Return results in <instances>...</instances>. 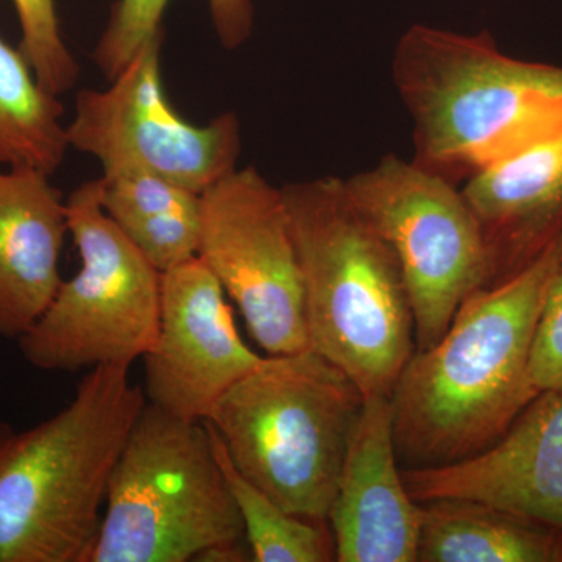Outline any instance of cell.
I'll list each match as a JSON object with an SVG mask.
<instances>
[{"mask_svg":"<svg viewBox=\"0 0 562 562\" xmlns=\"http://www.w3.org/2000/svg\"><path fill=\"white\" fill-rule=\"evenodd\" d=\"M528 375L538 394L562 391V268L550 283L536 321Z\"/></svg>","mask_w":562,"mask_h":562,"instance_id":"7402d4cb","label":"cell"},{"mask_svg":"<svg viewBox=\"0 0 562 562\" xmlns=\"http://www.w3.org/2000/svg\"><path fill=\"white\" fill-rule=\"evenodd\" d=\"M198 257L241 312L268 355L310 347L301 266L281 188L254 166L201 194Z\"/></svg>","mask_w":562,"mask_h":562,"instance_id":"30bf717a","label":"cell"},{"mask_svg":"<svg viewBox=\"0 0 562 562\" xmlns=\"http://www.w3.org/2000/svg\"><path fill=\"white\" fill-rule=\"evenodd\" d=\"M262 357L243 341L220 280L199 257L161 272L160 327L144 355V397L183 420L209 419Z\"/></svg>","mask_w":562,"mask_h":562,"instance_id":"8fae6325","label":"cell"},{"mask_svg":"<svg viewBox=\"0 0 562 562\" xmlns=\"http://www.w3.org/2000/svg\"><path fill=\"white\" fill-rule=\"evenodd\" d=\"M165 33L146 41L106 90H83L66 125L69 147L103 173L146 172L202 194L238 168L241 125L224 113L206 125L184 121L166 98Z\"/></svg>","mask_w":562,"mask_h":562,"instance_id":"9c48e42d","label":"cell"},{"mask_svg":"<svg viewBox=\"0 0 562 562\" xmlns=\"http://www.w3.org/2000/svg\"><path fill=\"white\" fill-rule=\"evenodd\" d=\"M392 80L413 122V161L458 184L562 127V66L506 55L490 32L414 24Z\"/></svg>","mask_w":562,"mask_h":562,"instance_id":"7a4b0ae2","label":"cell"},{"mask_svg":"<svg viewBox=\"0 0 562 562\" xmlns=\"http://www.w3.org/2000/svg\"><path fill=\"white\" fill-rule=\"evenodd\" d=\"M417 562H562V527L468 498L424 502Z\"/></svg>","mask_w":562,"mask_h":562,"instance_id":"2e32d148","label":"cell"},{"mask_svg":"<svg viewBox=\"0 0 562 562\" xmlns=\"http://www.w3.org/2000/svg\"><path fill=\"white\" fill-rule=\"evenodd\" d=\"M561 268L562 238L513 279L472 292L442 338L414 351L391 395L402 469L476 457L538 397L528 375L532 333Z\"/></svg>","mask_w":562,"mask_h":562,"instance_id":"6da1fadb","label":"cell"},{"mask_svg":"<svg viewBox=\"0 0 562 562\" xmlns=\"http://www.w3.org/2000/svg\"><path fill=\"white\" fill-rule=\"evenodd\" d=\"M63 114L22 50L0 38V168L57 171L69 149Z\"/></svg>","mask_w":562,"mask_h":562,"instance_id":"ac0fdd59","label":"cell"},{"mask_svg":"<svg viewBox=\"0 0 562 562\" xmlns=\"http://www.w3.org/2000/svg\"><path fill=\"white\" fill-rule=\"evenodd\" d=\"M487 254V288L562 238V127L471 177L462 188Z\"/></svg>","mask_w":562,"mask_h":562,"instance_id":"5bb4252c","label":"cell"},{"mask_svg":"<svg viewBox=\"0 0 562 562\" xmlns=\"http://www.w3.org/2000/svg\"><path fill=\"white\" fill-rule=\"evenodd\" d=\"M344 183L394 251L412 302L416 350L428 349L461 303L487 288V254L475 214L458 184L394 154Z\"/></svg>","mask_w":562,"mask_h":562,"instance_id":"ba28073f","label":"cell"},{"mask_svg":"<svg viewBox=\"0 0 562 562\" xmlns=\"http://www.w3.org/2000/svg\"><path fill=\"white\" fill-rule=\"evenodd\" d=\"M169 0H116L92 52V60L110 81L127 66L146 41L165 33ZM211 21L222 46L233 50L249 41L255 24L251 0H209Z\"/></svg>","mask_w":562,"mask_h":562,"instance_id":"ffe728a7","label":"cell"},{"mask_svg":"<svg viewBox=\"0 0 562 562\" xmlns=\"http://www.w3.org/2000/svg\"><path fill=\"white\" fill-rule=\"evenodd\" d=\"M339 562H417L424 505L403 482L391 397H364L328 514Z\"/></svg>","mask_w":562,"mask_h":562,"instance_id":"7c38bea8","label":"cell"},{"mask_svg":"<svg viewBox=\"0 0 562 562\" xmlns=\"http://www.w3.org/2000/svg\"><path fill=\"white\" fill-rule=\"evenodd\" d=\"M66 205L81 266L18 338L22 357L47 372L132 366L157 342L161 272L110 220L99 179L76 188Z\"/></svg>","mask_w":562,"mask_h":562,"instance_id":"52a82bcc","label":"cell"},{"mask_svg":"<svg viewBox=\"0 0 562 562\" xmlns=\"http://www.w3.org/2000/svg\"><path fill=\"white\" fill-rule=\"evenodd\" d=\"M21 27L20 49L36 79L50 94H66L76 87L80 68L63 40L55 0H11Z\"/></svg>","mask_w":562,"mask_h":562,"instance_id":"44dd1931","label":"cell"},{"mask_svg":"<svg viewBox=\"0 0 562 562\" xmlns=\"http://www.w3.org/2000/svg\"><path fill=\"white\" fill-rule=\"evenodd\" d=\"M251 561L205 422L146 402L114 471L88 562Z\"/></svg>","mask_w":562,"mask_h":562,"instance_id":"8992f818","label":"cell"},{"mask_svg":"<svg viewBox=\"0 0 562 562\" xmlns=\"http://www.w3.org/2000/svg\"><path fill=\"white\" fill-rule=\"evenodd\" d=\"M131 366L90 369L60 413L0 422V562H88L114 471L146 397Z\"/></svg>","mask_w":562,"mask_h":562,"instance_id":"3957f363","label":"cell"},{"mask_svg":"<svg viewBox=\"0 0 562 562\" xmlns=\"http://www.w3.org/2000/svg\"><path fill=\"white\" fill-rule=\"evenodd\" d=\"M111 221L160 272L198 257L201 194L146 172L103 173Z\"/></svg>","mask_w":562,"mask_h":562,"instance_id":"e0dca14e","label":"cell"},{"mask_svg":"<svg viewBox=\"0 0 562 562\" xmlns=\"http://www.w3.org/2000/svg\"><path fill=\"white\" fill-rule=\"evenodd\" d=\"M205 422L214 454L244 524L254 562H331L336 561L335 538L330 522L302 519L281 508L260 487L255 486L233 464L221 436Z\"/></svg>","mask_w":562,"mask_h":562,"instance_id":"d6986e66","label":"cell"},{"mask_svg":"<svg viewBox=\"0 0 562 562\" xmlns=\"http://www.w3.org/2000/svg\"><path fill=\"white\" fill-rule=\"evenodd\" d=\"M49 173L0 168V336L18 339L61 284L68 205Z\"/></svg>","mask_w":562,"mask_h":562,"instance_id":"9a60e30c","label":"cell"},{"mask_svg":"<svg viewBox=\"0 0 562 562\" xmlns=\"http://www.w3.org/2000/svg\"><path fill=\"white\" fill-rule=\"evenodd\" d=\"M414 501L468 498L562 527V391L542 392L501 441L442 468L402 469Z\"/></svg>","mask_w":562,"mask_h":562,"instance_id":"4fadbf2b","label":"cell"},{"mask_svg":"<svg viewBox=\"0 0 562 562\" xmlns=\"http://www.w3.org/2000/svg\"><path fill=\"white\" fill-rule=\"evenodd\" d=\"M301 266L310 347L364 397H391L416 351L412 302L390 244L358 210L344 179L281 188Z\"/></svg>","mask_w":562,"mask_h":562,"instance_id":"277c9868","label":"cell"},{"mask_svg":"<svg viewBox=\"0 0 562 562\" xmlns=\"http://www.w3.org/2000/svg\"><path fill=\"white\" fill-rule=\"evenodd\" d=\"M364 395L312 347L268 355L209 419L235 468L281 508L328 522Z\"/></svg>","mask_w":562,"mask_h":562,"instance_id":"5b68a950","label":"cell"}]
</instances>
